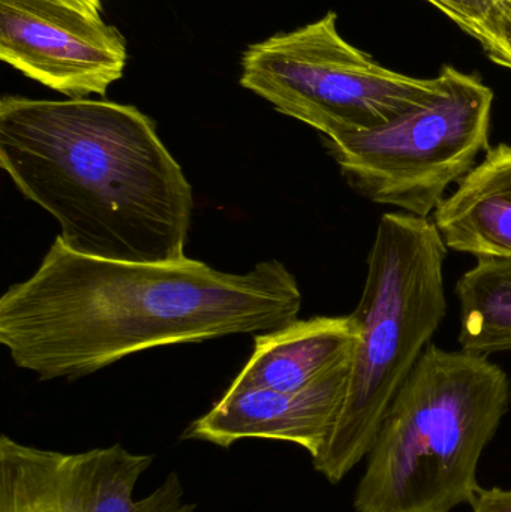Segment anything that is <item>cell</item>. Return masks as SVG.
Returning a JSON list of instances; mask_svg holds the SVG:
<instances>
[{
    "mask_svg": "<svg viewBox=\"0 0 511 512\" xmlns=\"http://www.w3.org/2000/svg\"><path fill=\"white\" fill-rule=\"evenodd\" d=\"M302 292L276 259L245 274L188 258L137 264L69 251L56 237L38 270L0 298V343L41 381L83 378L156 346L273 333Z\"/></svg>",
    "mask_w": 511,
    "mask_h": 512,
    "instance_id": "obj_1",
    "label": "cell"
},
{
    "mask_svg": "<svg viewBox=\"0 0 511 512\" xmlns=\"http://www.w3.org/2000/svg\"><path fill=\"white\" fill-rule=\"evenodd\" d=\"M0 167L69 251L137 264L186 258L194 197L155 122L96 99H0Z\"/></svg>",
    "mask_w": 511,
    "mask_h": 512,
    "instance_id": "obj_2",
    "label": "cell"
},
{
    "mask_svg": "<svg viewBox=\"0 0 511 512\" xmlns=\"http://www.w3.org/2000/svg\"><path fill=\"white\" fill-rule=\"evenodd\" d=\"M511 405L486 355L429 345L390 405L354 495L356 512H452L473 504L477 469Z\"/></svg>",
    "mask_w": 511,
    "mask_h": 512,
    "instance_id": "obj_3",
    "label": "cell"
},
{
    "mask_svg": "<svg viewBox=\"0 0 511 512\" xmlns=\"http://www.w3.org/2000/svg\"><path fill=\"white\" fill-rule=\"evenodd\" d=\"M447 248L434 219L381 216L365 288L351 313L359 340L335 427L312 466L338 484L368 457L381 423L446 316Z\"/></svg>",
    "mask_w": 511,
    "mask_h": 512,
    "instance_id": "obj_4",
    "label": "cell"
},
{
    "mask_svg": "<svg viewBox=\"0 0 511 512\" xmlns=\"http://www.w3.org/2000/svg\"><path fill=\"white\" fill-rule=\"evenodd\" d=\"M429 101L386 125L329 140L351 186L372 203L429 218L488 152L494 92L477 75L444 66Z\"/></svg>",
    "mask_w": 511,
    "mask_h": 512,
    "instance_id": "obj_5",
    "label": "cell"
},
{
    "mask_svg": "<svg viewBox=\"0 0 511 512\" xmlns=\"http://www.w3.org/2000/svg\"><path fill=\"white\" fill-rule=\"evenodd\" d=\"M240 86L279 113L338 140L386 125L429 101L440 80L393 71L354 47L338 30V15L249 45Z\"/></svg>",
    "mask_w": 511,
    "mask_h": 512,
    "instance_id": "obj_6",
    "label": "cell"
},
{
    "mask_svg": "<svg viewBox=\"0 0 511 512\" xmlns=\"http://www.w3.org/2000/svg\"><path fill=\"white\" fill-rule=\"evenodd\" d=\"M155 457L120 444L60 453L0 438V512H194L177 472L135 501Z\"/></svg>",
    "mask_w": 511,
    "mask_h": 512,
    "instance_id": "obj_7",
    "label": "cell"
},
{
    "mask_svg": "<svg viewBox=\"0 0 511 512\" xmlns=\"http://www.w3.org/2000/svg\"><path fill=\"white\" fill-rule=\"evenodd\" d=\"M0 60L69 99L105 96L123 77L122 33L63 0H0Z\"/></svg>",
    "mask_w": 511,
    "mask_h": 512,
    "instance_id": "obj_8",
    "label": "cell"
},
{
    "mask_svg": "<svg viewBox=\"0 0 511 512\" xmlns=\"http://www.w3.org/2000/svg\"><path fill=\"white\" fill-rule=\"evenodd\" d=\"M350 361L299 391L230 387L185 430L182 439L221 448L245 439H269L299 445L314 459L323 451L341 412Z\"/></svg>",
    "mask_w": 511,
    "mask_h": 512,
    "instance_id": "obj_9",
    "label": "cell"
},
{
    "mask_svg": "<svg viewBox=\"0 0 511 512\" xmlns=\"http://www.w3.org/2000/svg\"><path fill=\"white\" fill-rule=\"evenodd\" d=\"M359 328L353 316H317L255 337V349L234 388L299 391L353 355Z\"/></svg>",
    "mask_w": 511,
    "mask_h": 512,
    "instance_id": "obj_10",
    "label": "cell"
},
{
    "mask_svg": "<svg viewBox=\"0 0 511 512\" xmlns=\"http://www.w3.org/2000/svg\"><path fill=\"white\" fill-rule=\"evenodd\" d=\"M434 222L452 251L511 255V146L491 147L438 207Z\"/></svg>",
    "mask_w": 511,
    "mask_h": 512,
    "instance_id": "obj_11",
    "label": "cell"
},
{
    "mask_svg": "<svg viewBox=\"0 0 511 512\" xmlns=\"http://www.w3.org/2000/svg\"><path fill=\"white\" fill-rule=\"evenodd\" d=\"M456 283L461 309L459 345L486 355L511 352V255L476 256Z\"/></svg>",
    "mask_w": 511,
    "mask_h": 512,
    "instance_id": "obj_12",
    "label": "cell"
},
{
    "mask_svg": "<svg viewBox=\"0 0 511 512\" xmlns=\"http://www.w3.org/2000/svg\"><path fill=\"white\" fill-rule=\"evenodd\" d=\"M458 24L465 33L482 41L494 17L498 0H428Z\"/></svg>",
    "mask_w": 511,
    "mask_h": 512,
    "instance_id": "obj_13",
    "label": "cell"
},
{
    "mask_svg": "<svg viewBox=\"0 0 511 512\" xmlns=\"http://www.w3.org/2000/svg\"><path fill=\"white\" fill-rule=\"evenodd\" d=\"M480 44L492 62L511 69V0H498L494 17Z\"/></svg>",
    "mask_w": 511,
    "mask_h": 512,
    "instance_id": "obj_14",
    "label": "cell"
},
{
    "mask_svg": "<svg viewBox=\"0 0 511 512\" xmlns=\"http://www.w3.org/2000/svg\"><path fill=\"white\" fill-rule=\"evenodd\" d=\"M471 507L473 512H511V490H482Z\"/></svg>",
    "mask_w": 511,
    "mask_h": 512,
    "instance_id": "obj_15",
    "label": "cell"
},
{
    "mask_svg": "<svg viewBox=\"0 0 511 512\" xmlns=\"http://www.w3.org/2000/svg\"><path fill=\"white\" fill-rule=\"evenodd\" d=\"M63 2L72 3V5L86 9V11L93 12V14H101V0H63Z\"/></svg>",
    "mask_w": 511,
    "mask_h": 512,
    "instance_id": "obj_16",
    "label": "cell"
}]
</instances>
